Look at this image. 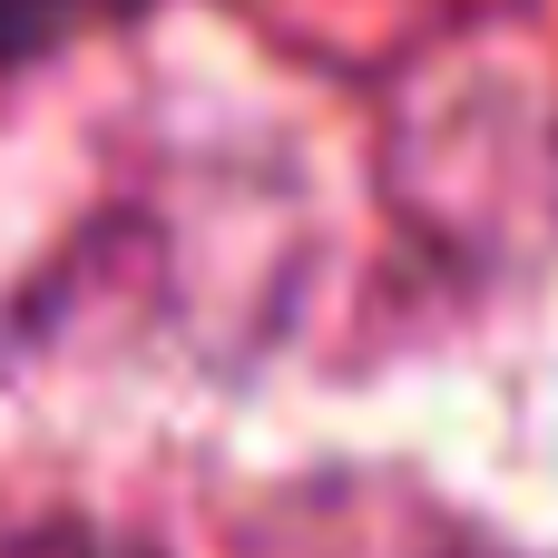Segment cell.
<instances>
[{
  "label": "cell",
  "mask_w": 558,
  "mask_h": 558,
  "mask_svg": "<svg viewBox=\"0 0 558 558\" xmlns=\"http://www.w3.org/2000/svg\"><path fill=\"white\" fill-rule=\"evenodd\" d=\"M147 0H0V69H29V59H59L69 39H98L118 20H137Z\"/></svg>",
  "instance_id": "6da1fadb"
},
{
  "label": "cell",
  "mask_w": 558,
  "mask_h": 558,
  "mask_svg": "<svg viewBox=\"0 0 558 558\" xmlns=\"http://www.w3.org/2000/svg\"><path fill=\"white\" fill-rule=\"evenodd\" d=\"M10 558H128V549H108V539H88V530H39V539H20Z\"/></svg>",
  "instance_id": "7a4b0ae2"
}]
</instances>
